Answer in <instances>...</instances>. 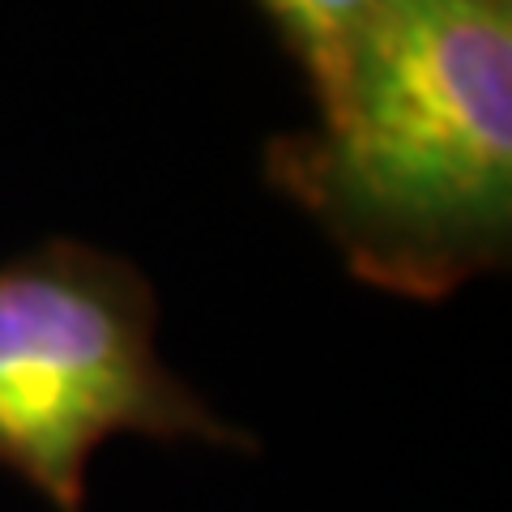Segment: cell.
<instances>
[{"mask_svg": "<svg viewBox=\"0 0 512 512\" xmlns=\"http://www.w3.org/2000/svg\"><path fill=\"white\" fill-rule=\"evenodd\" d=\"M265 180L346 269L448 299L512 252V0H389L320 120L269 141Z\"/></svg>", "mask_w": 512, "mask_h": 512, "instance_id": "6da1fadb", "label": "cell"}, {"mask_svg": "<svg viewBox=\"0 0 512 512\" xmlns=\"http://www.w3.org/2000/svg\"><path fill=\"white\" fill-rule=\"evenodd\" d=\"M116 436L256 453L158 355V299L128 256L47 239L0 265V470L52 512H90Z\"/></svg>", "mask_w": 512, "mask_h": 512, "instance_id": "7a4b0ae2", "label": "cell"}, {"mask_svg": "<svg viewBox=\"0 0 512 512\" xmlns=\"http://www.w3.org/2000/svg\"><path fill=\"white\" fill-rule=\"evenodd\" d=\"M384 5L389 0H261V9L282 30V43L308 73L316 103H325L342 82L350 56L359 52Z\"/></svg>", "mask_w": 512, "mask_h": 512, "instance_id": "3957f363", "label": "cell"}]
</instances>
